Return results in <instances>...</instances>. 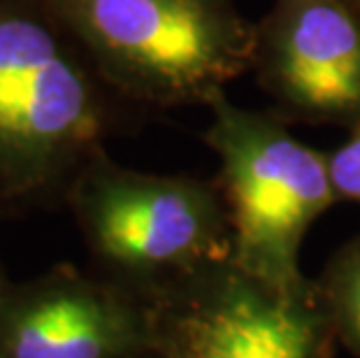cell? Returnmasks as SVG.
<instances>
[{
    "instance_id": "cell-1",
    "label": "cell",
    "mask_w": 360,
    "mask_h": 358,
    "mask_svg": "<svg viewBox=\"0 0 360 358\" xmlns=\"http://www.w3.org/2000/svg\"><path fill=\"white\" fill-rule=\"evenodd\" d=\"M124 105L42 0H0V200L12 217L63 203Z\"/></svg>"
},
{
    "instance_id": "cell-2",
    "label": "cell",
    "mask_w": 360,
    "mask_h": 358,
    "mask_svg": "<svg viewBox=\"0 0 360 358\" xmlns=\"http://www.w3.org/2000/svg\"><path fill=\"white\" fill-rule=\"evenodd\" d=\"M128 105H210L251 70L256 24L235 0H42Z\"/></svg>"
},
{
    "instance_id": "cell-3",
    "label": "cell",
    "mask_w": 360,
    "mask_h": 358,
    "mask_svg": "<svg viewBox=\"0 0 360 358\" xmlns=\"http://www.w3.org/2000/svg\"><path fill=\"white\" fill-rule=\"evenodd\" d=\"M94 272L142 300L233 256V228L219 181L124 167L101 149L68 186Z\"/></svg>"
},
{
    "instance_id": "cell-4",
    "label": "cell",
    "mask_w": 360,
    "mask_h": 358,
    "mask_svg": "<svg viewBox=\"0 0 360 358\" xmlns=\"http://www.w3.org/2000/svg\"><path fill=\"white\" fill-rule=\"evenodd\" d=\"M202 140L219 156V186L233 228V261L270 284L297 291L309 277L300 247L309 228L340 203L326 151L304 144L274 110L235 105L226 94L207 105Z\"/></svg>"
},
{
    "instance_id": "cell-5",
    "label": "cell",
    "mask_w": 360,
    "mask_h": 358,
    "mask_svg": "<svg viewBox=\"0 0 360 358\" xmlns=\"http://www.w3.org/2000/svg\"><path fill=\"white\" fill-rule=\"evenodd\" d=\"M144 302L149 345L165 358H330L337 342L316 279L286 291L233 258Z\"/></svg>"
},
{
    "instance_id": "cell-6",
    "label": "cell",
    "mask_w": 360,
    "mask_h": 358,
    "mask_svg": "<svg viewBox=\"0 0 360 358\" xmlns=\"http://www.w3.org/2000/svg\"><path fill=\"white\" fill-rule=\"evenodd\" d=\"M288 124L360 126L356 0H272L256 24L251 70Z\"/></svg>"
},
{
    "instance_id": "cell-7",
    "label": "cell",
    "mask_w": 360,
    "mask_h": 358,
    "mask_svg": "<svg viewBox=\"0 0 360 358\" xmlns=\"http://www.w3.org/2000/svg\"><path fill=\"white\" fill-rule=\"evenodd\" d=\"M147 349V302L68 263L12 281L0 309V358H135Z\"/></svg>"
},
{
    "instance_id": "cell-8",
    "label": "cell",
    "mask_w": 360,
    "mask_h": 358,
    "mask_svg": "<svg viewBox=\"0 0 360 358\" xmlns=\"http://www.w3.org/2000/svg\"><path fill=\"white\" fill-rule=\"evenodd\" d=\"M316 286L330 314L337 342L360 358V235L344 242L328 258Z\"/></svg>"
},
{
    "instance_id": "cell-9",
    "label": "cell",
    "mask_w": 360,
    "mask_h": 358,
    "mask_svg": "<svg viewBox=\"0 0 360 358\" xmlns=\"http://www.w3.org/2000/svg\"><path fill=\"white\" fill-rule=\"evenodd\" d=\"M328 163L337 198L360 205V126L349 131L335 151H328Z\"/></svg>"
},
{
    "instance_id": "cell-10",
    "label": "cell",
    "mask_w": 360,
    "mask_h": 358,
    "mask_svg": "<svg viewBox=\"0 0 360 358\" xmlns=\"http://www.w3.org/2000/svg\"><path fill=\"white\" fill-rule=\"evenodd\" d=\"M10 286H12V281L7 279L3 265H0V309H3V302L7 298V293H10Z\"/></svg>"
},
{
    "instance_id": "cell-11",
    "label": "cell",
    "mask_w": 360,
    "mask_h": 358,
    "mask_svg": "<svg viewBox=\"0 0 360 358\" xmlns=\"http://www.w3.org/2000/svg\"><path fill=\"white\" fill-rule=\"evenodd\" d=\"M135 358H165L163 354H158L154 352V349H147V352H142L140 356H135Z\"/></svg>"
},
{
    "instance_id": "cell-12",
    "label": "cell",
    "mask_w": 360,
    "mask_h": 358,
    "mask_svg": "<svg viewBox=\"0 0 360 358\" xmlns=\"http://www.w3.org/2000/svg\"><path fill=\"white\" fill-rule=\"evenodd\" d=\"M5 217H12V215H10V210L3 205V200H0V219H5Z\"/></svg>"
},
{
    "instance_id": "cell-13",
    "label": "cell",
    "mask_w": 360,
    "mask_h": 358,
    "mask_svg": "<svg viewBox=\"0 0 360 358\" xmlns=\"http://www.w3.org/2000/svg\"><path fill=\"white\" fill-rule=\"evenodd\" d=\"M356 5H358V7H360V0H356Z\"/></svg>"
}]
</instances>
